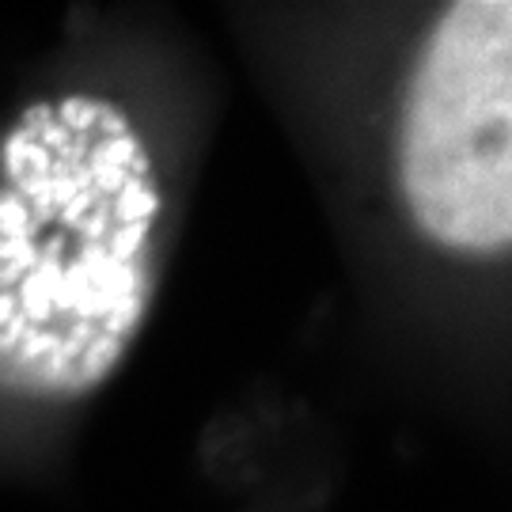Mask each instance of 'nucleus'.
Masks as SVG:
<instances>
[{"instance_id":"nucleus-2","label":"nucleus","mask_w":512,"mask_h":512,"mask_svg":"<svg viewBox=\"0 0 512 512\" xmlns=\"http://www.w3.org/2000/svg\"><path fill=\"white\" fill-rule=\"evenodd\" d=\"M410 217L448 251L512 243V4H448L410 76L399 137Z\"/></svg>"},{"instance_id":"nucleus-1","label":"nucleus","mask_w":512,"mask_h":512,"mask_svg":"<svg viewBox=\"0 0 512 512\" xmlns=\"http://www.w3.org/2000/svg\"><path fill=\"white\" fill-rule=\"evenodd\" d=\"M164 190L122 110L31 103L0 141V391L84 399L114 376L160 281Z\"/></svg>"}]
</instances>
